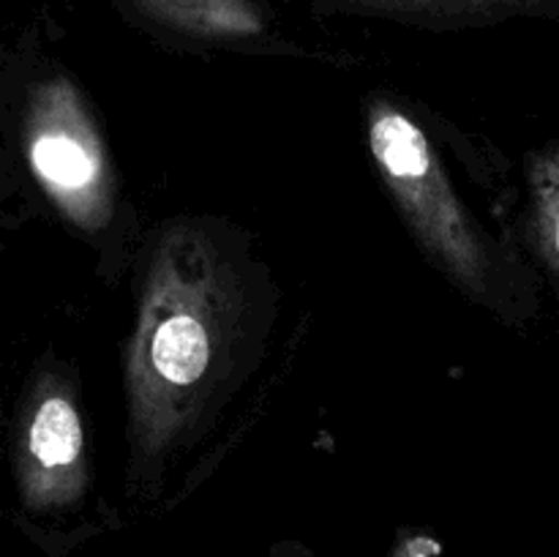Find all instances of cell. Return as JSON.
Wrapping results in <instances>:
<instances>
[{"label": "cell", "instance_id": "obj_5", "mask_svg": "<svg viewBox=\"0 0 559 557\" xmlns=\"http://www.w3.org/2000/svg\"><path fill=\"white\" fill-rule=\"evenodd\" d=\"M147 22L207 42H243L265 31L254 0H129Z\"/></svg>", "mask_w": 559, "mask_h": 557}, {"label": "cell", "instance_id": "obj_8", "mask_svg": "<svg viewBox=\"0 0 559 557\" xmlns=\"http://www.w3.org/2000/svg\"><path fill=\"white\" fill-rule=\"evenodd\" d=\"M440 552V546L429 538H418L415 544H409V549L404 552V557H431Z\"/></svg>", "mask_w": 559, "mask_h": 557}, {"label": "cell", "instance_id": "obj_1", "mask_svg": "<svg viewBox=\"0 0 559 557\" xmlns=\"http://www.w3.org/2000/svg\"><path fill=\"white\" fill-rule=\"evenodd\" d=\"M229 333V293L205 251L180 238L158 257L131 344V431L162 453L218 375Z\"/></svg>", "mask_w": 559, "mask_h": 557}, {"label": "cell", "instance_id": "obj_6", "mask_svg": "<svg viewBox=\"0 0 559 557\" xmlns=\"http://www.w3.org/2000/svg\"><path fill=\"white\" fill-rule=\"evenodd\" d=\"M328 3L396 16V20L426 22V25H478V22L519 14H549L559 9V0H328Z\"/></svg>", "mask_w": 559, "mask_h": 557}, {"label": "cell", "instance_id": "obj_2", "mask_svg": "<svg viewBox=\"0 0 559 557\" xmlns=\"http://www.w3.org/2000/svg\"><path fill=\"white\" fill-rule=\"evenodd\" d=\"M369 145L382 178L426 249L451 276L475 293H484L489 284V257L478 229L459 205L424 129L399 109L380 104L369 120Z\"/></svg>", "mask_w": 559, "mask_h": 557}, {"label": "cell", "instance_id": "obj_4", "mask_svg": "<svg viewBox=\"0 0 559 557\" xmlns=\"http://www.w3.org/2000/svg\"><path fill=\"white\" fill-rule=\"evenodd\" d=\"M85 484V431L69 393L47 388L22 437V486L33 502H66Z\"/></svg>", "mask_w": 559, "mask_h": 557}, {"label": "cell", "instance_id": "obj_3", "mask_svg": "<svg viewBox=\"0 0 559 557\" xmlns=\"http://www.w3.org/2000/svg\"><path fill=\"white\" fill-rule=\"evenodd\" d=\"M27 158L69 216L85 227H98L107 218V158L69 85H49L38 96L27 123Z\"/></svg>", "mask_w": 559, "mask_h": 557}, {"label": "cell", "instance_id": "obj_7", "mask_svg": "<svg viewBox=\"0 0 559 557\" xmlns=\"http://www.w3.org/2000/svg\"><path fill=\"white\" fill-rule=\"evenodd\" d=\"M535 227L546 257L559 271V151L535 169Z\"/></svg>", "mask_w": 559, "mask_h": 557}]
</instances>
